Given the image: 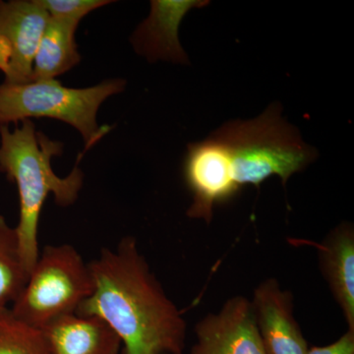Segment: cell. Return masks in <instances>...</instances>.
Listing matches in <instances>:
<instances>
[{
	"instance_id": "1",
	"label": "cell",
	"mask_w": 354,
	"mask_h": 354,
	"mask_svg": "<svg viewBox=\"0 0 354 354\" xmlns=\"http://www.w3.org/2000/svg\"><path fill=\"white\" fill-rule=\"evenodd\" d=\"M88 264L94 290L77 314L106 321L120 337L122 354H184L187 323L134 237L102 249Z\"/></svg>"
},
{
	"instance_id": "2",
	"label": "cell",
	"mask_w": 354,
	"mask_h": 354,
	"mask_svg": "<svg viewBox=\"0 0 354 354\" xmlns=\"http://www.w3.org/2000/svg\"><path fill=\"white\" fill-rule=\"evenodd\" d=\"M281 111L274 102L254 120L225 123L203 141L189 144L183 162L230 196L245 185L259 188L272 176L286 186L317 160L318 152Z\"/></svg>"
},
{
	"instance_id": "3",
	"label": "cell",
	"mask_w": 354,
	"mask_h": 354,
	"mask_svg": "<svg viewBox=\"0 0 354 354\" xmlns=\"http://www.w3.org/2000/svg\"><path fill=\"white\" fill-rule=\"evenodd\" d=\"M64 153V144L37 130L32 120H24L14 129L0 125V171L16 184L19 195V221L15 227L21 260L28 274L38 260L39 225L48 195L60 207L72 206L84 184L79 167L82 155L66 176H58L53 158Z\"/></svg>"
},
{
	"instance_id": "4",
	"label": "cell",
	"mask_w": 354,
	"mask_h": 354,
	"mask_svg": "<svg viewBox=\"0 0 354 354\" xmlns=\"http://www.w3.org/2000/svg\"><path fill=\"white\" fill-rule=\"evenodd\" d=\"M127 85L121 78L106 79L87 88L65 87L57 79L0 83V125L32 118L62 121L78 131L87 151L109 131V127L97 123L102 104L122 93Z\"/></svg>"
},
{
	"instance_id": "5",
	"label": "cell",
	"mask_w": 354,
	"mask_h": 354,
	"mask_svg": "<svg viewBox=\"0 0 354 354\" xmlns=\"http://www.w3.org/2000/svg\"><path fill=\"white\" fill-rule=\"evenodd\" d=\"M93 290L90 264L75 247L48 245L39 251L10 311L18 320L41 329L59 317L76 313Z\"/></svg>"
},
{
	"instance_id": "6",
	"label": "cell",
	"mask_w": 354,
	"mask_h": 354,
	"mask_svg": "<svg viewBox=\"0 0 354 354\" xmlns=\"http://www.w3.org/2000/svg\"><path fill=\"white\" fill-rule=\"evenodd\" d=\"M48 18L41 0H0V72L3 82H31L35 55Z\"/></svg>"
},
{
	"instance_id": "7",
	"label": "cell",
	"mask_w": 354,
	"mask_h": 354,
	"mask_svg": "<svg viewBox=\"0 0 354 354\" xmlns=\"http://www.w3.org/2000/svg\"><path fill=\"white\" fill-rule=\"evenodd\" d=\"M190 354H266L251 299L230 297L220 311L209 313L195 327Z\"/></svg>"
},
{
	"instance_id": "8",
	"label": "cell",
	"mask_w": 354,
	"mask_h": 354,
	"mask_svg": "<svg viewBox=\"0 0 354 354\" xmlns=\"http://www.w3.org/2000/svg\"><path fill=\"white\" fill-rule=\"evenodd\" d=\"M254 315L266 354H307L308 342L295 316L293 297L278 279H265L254 290Z\"/></svg>"
},
{
	"instance_id": "9",
	"label": "cell",
	"mask_w": 354,
	"mask_h": 354,
	"mask_svg": "<svg viewBox=\"0 0 354 354\" xmlns=\"http://www.w3.org/2000/svg\"><path fill=\"white\" fill-rule=\"evenodd\" d=\"M208 4L209 1L203 0H153L148 17L130 37L135 53L149 62L189 64L179 41V26L191 9Z\"/></svg>"
},
{
	"instance_id": "10",
	"label": "cell",
	"mask_w": 354,
	"mask_h": 354,
	"mask_svg": "<svg viewBox=\"0 0 354 354\" xmlns=\"http://www.w3.org/2000/svg\"><path fill=\"white\" fill-rule=\"evenodd\" d=\"M316 247L319 266L333 297L354 332V228L349 223L335 227Z\"/></svg>"
},
{
	"instance_id": "11",
	"label": "cell",
	"mask_w": 354,
	"mask_h": 354,
	"mask_svg": "<svg viewBox=\"0 0 354 354\" xmlns=\"http://www.w3.org/2000/svg\"><path fill=\"white\" fill-rule=\"evenodd\" d=\"M50 354H120V337L97 316L68 314L39 329Z\"/></svg>"
},
{
	"instance_id": "12",
	"label": "cell",
	"mask_w": 354,
	"mask_h": 354,
	"mask_svg": "<svg viewBox=\"0 0 354 354\" xmlns=\"http://www.w3.org/2000/svg\"><path fill=\"white\" fill-rule=\"evenodd\" d=\"M79 23L48 18L32 64V81L57 79L80 64L75 34Z\"/></svg>"
},
{
	"instance_id": "13",
	"label": "cell",
	"mask_w": 354,
	"mask_h": 354,
	"mask_svg": "<svg viewBox=\"0 0 354 354\" xmlns=\"http://www.w3.org/2000/svg\"><path fill=\"white\" fill-rule=\"evenodd\" d=\"M21 260L15 227L0 215V311L10 308L28 279Z\"/></svg>"
},
{
	"instance_id": "14",
	"label": "cell",
	"mask_w": 354,
	"mask_h": 354,
	"mask_svg": "<svg viewBox=\"0 0 354 354\" xmlns=\"http://www.w3.org/2000/svg\"><path fill=\"white\" fill-rule=\"evenodd\" d=\"M0 354H50L43 333L18 320L10 308L0 311Z\"/></svg>"
},
{
	"instance_id": "15",
	"label": "cell",
	"mask_w": 354,
	"mask_h": 354,
	"mask_svg": "<svg viewBox=\"0 0 354 354\" xmlns=\"http://www.w3.org/2000/svg\"><path fill=\"white\" fill-rule=\"evenodd\" d=\"M53 19L80 23L93 11L113 3L111 0H41Z\"/></svg>"
},
{
	"instance_id": "16",
	"label": "cell",
	"mask_w": 354,
	"mask_h": 354,
	"mask_svg": "<svg viewBox=\"0 0 354 354\" xmlns=\"http://www.w3.org/2000/svg\"><path fill=\"white\" fill-rule=\"evenodd\" d=\"M307 354H354V332L346 330L339 339L328 346L309 348Z\"/></svg>"
}]
</instances>
